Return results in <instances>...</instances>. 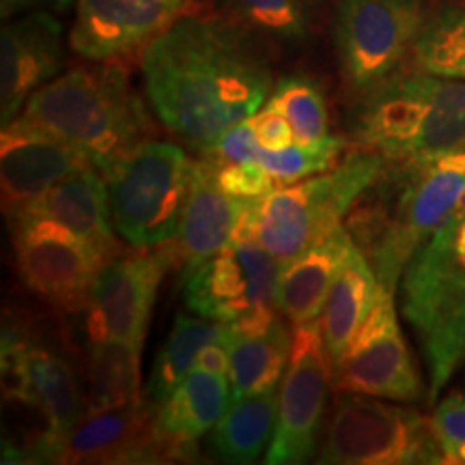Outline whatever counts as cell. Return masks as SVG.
<instances>
[{"label":"cell","instance_id":"cell-33","mask_svg":"<svg viewBox=\"0 0 465 465\" xmlns=\"http://www.w3.org/2000/svg\"><path fill=\"white\" fill-rule=\"evenodd\" d=\"M431 424L444 463L465 465V391H452L438 401Z\"/></svg>","mask_w":465,"mask_h":465},{"label":"cell","instance_id":"cell-2","mask_svg":"<svg viewBox=\"0 0 465 465\" xmlns=\"http://www.w3.org/2000/svg\"><path fill=\"white\" fill-rule=\"evenodd\" d=\"M465 212V149L386 160L349 209L345 229L383 291L397 293L407 265L429 237Z\"/></svg>","mask_w":465,"mask_h":465},{"label":"cell","instance_id":"cell-35","mask_svg":"<svg viewBox=\"0 0 465 465\" xmlns=\"http://www.w3.org/2000/svg\"><path fill=\"white\" fill-rule=\"evenodd\" d=\"M261 149L263 147L248 116L246 121H240L231 130H226L205 155L216 162H257Z\"/></svg>","mask_w":465,"mask_h":465},{"label":"cell","instance_id":"cell-34","mask_svg":"<svg viewBox=\"0 0 465 465\" xmlns=\"http://www.w3.org/2000/svg\"><path fill=\"white\" fill-rule=\"evenodd\" d=\"M216 179L220 188L235 199H263L276 190L274 177L259 162H216Z\"/></svg>","mask_w":465,"mask_h":465},{"label":"cell","instance_id":"cell-14","mask_svg":"<svg viewBox=\"0 0 465 465\" xmlns=\"http://www.w3.org/2000/svg\"><path fill=\"white\" fill-rule=\"evenodd\" d=\"M173 265L171 243L106 261L93 282L84 311L89 341H121L143 349L160 284Z\"/></svg>","mask_w":465,"mask_h":465},{"label":"cell","instance_id":"cell-15","mask_svg":"<svg viewBox=\"0 0 465 465\" xmlns=\"http://www.w3.org/2000/svg\"><path fill=\"white\" fill-rule=\"evenodd\" d=\"M190 0H75L72 50L89 61H113L153 42Z\"/></svg>","mask_w":465,"mask_h":465},{"label":"cell","instance_id":"cell-31","mask_svg":"<svg viewBox=\"0 0 465 465\" xmlns=\"http://www.w3.org/2000/svg\"><path fill=\"white\" fill-rule=\"evenodd\" d=\"M267 106L287 116L295 143H317L330 136L328 102L315 80L293 74L278 80L267 97Z\"/></svg>","mask_w":465,"mask_h":465},{"label":"cell","instance_id":"cell-3","mask_svg":"<svg viewBox=\"0 0 465 465\" xmlns=\"http://www.w3.org/2000/svg\"><path fill=\"white\" fill-rule=\"evenodd\" d=\"M11 124L83 151L102 174L153 136V121L125 69L110 61L56 75L28 97Z\"/></svg>","mask_w":465,"mask_h":465},{"label":"cell","instance_id":"cell-10","mask_svg":"<svg viewBox=\"0 0 465 465\" xmlns=\"http://www.w3.org/2000/svg\"><path fill=\"white\" fill-rule=\"evenodd\" d=\"M3 388L5 401H26L42 411L61 449L86 416V394L69 353L15 322H5L3 330Z\"/></svg>","mask_w":465,"mask_h":465},{"label":"cell","instance_id":"cell-13","mask_svg":"<svg viewBox=\"0 0 465 465\" xmlns=\"http://www.w3.org/2000/svg\"><path fill=\"white\" fill-rule=\"evenodd\" d=\"M282 263L257 240L231 242L183 278L185 306L213 322L240 319L276 306Z\"/></svg>","mask_w":465,"mask_h":465},{"label":"cell","instance_id":"cell-24","mask_svg":"<svg viewBox=\"0 0 465 465\" xmlns=\"http://www.w3.org/2000/svg\"><path fill=\"white\" fill-rule=\"evenodd\" d=\"M414 328L429 371V403L465 364V282L410 323Z\"/></svg>","mask_w":465,"mask_h":465},{"label":"cell","instance_id":"cell-16","mask_svg":"<svg viewBox=\"0 0 465 465\" xmlns=\"http://www.w3.org/2000/svg\"><path fill=\"white\" fill-rule=\"evenodd\" d=\"M63 67V25L48 11H31L0 33V119L11 124L28 97Z\"/></svg>","mask_w":465,"mask_h":465},{"label":"cell","instance_id":"cell-22","mask_svg":"<svg viewBox=\"0 0 465 465\" xmlns=\"http://www.w3.org/2000/svg\"><path fill=\"white\" fill-rule=\"evenodd\" d=\"M351 246V235L342 224L282 265L276 306L291 325L311 323L322 317L330 287Z\"/></svg>","mask_w":465,"mask_h":465},{"label":"cell","instance_id":"cell-38","mask_svg":"<svg viewBox=\"0 0 465 465\" xmlns=\"http://www.w3.org/2000/svg\"><path fill=\"white\" fill-rule=\"evenodd\" d=\"M67 0H0V14L5 20L31 11H42L45 7H63Z\"/></svg>","mask_w":465,"mask_h":465},{"label":"cell","instance_id":"cell-20","mask_svg":"<svg viewBox=\"0 0 465 465\" xmlns=\"http://www.w3.org/2000/svg\"><path fill=\"white\" fill-rule=\"evenodd\" d=\"M246 199H235L218 185L216 162L212 158L194 162V179L182 226L171 243L174 265L183 278L203 261L213 257L232 242L237 220Z\"/></svg>","mask_w":465,"mask_h":465},{"label":"cell","instance_id":"cell-23","mask_svg":"<svg viewBox=\"0 0 465 465\" xmlns=\"http://www.w3.org/2000/svg\"><path fill=\"white\" fill-rule=\"evenodd\" d=\"M380 291L381 287L369 259L353 243L341 263L339 274H336L328 300L323 304L322 317H319V328H322L323 345L332 369L347 351L360 325L369 317Z\"/></svg>","mask_w":465,"mask_h":465},{"label":"cell","instance_id":"cell-4","mask_svg":"<svg viewBox=\"0 0 465 465\" xmlns=\"http://www.w3.org/2000/svg\"><path fill=\"white\" fill-rule=\"evenodd\" d=\"M351 138L386 160L465 149V80L397 74L356 102Z\"/></svg>","mask_w":465,"mask_h":465},{"label":"cell","instance_id":"cell-28","mask_svg":"<svg viewBox=\"0 0 465 465\" xmlns=\"http://www.w3.org/2000/svg\"><path fill=\"white\" fill-rule=\"evenodd\" d=\"M143 349L121 341H89L86 414L119 410L144 399L141 388Z\"/></svg>","mask_w":465,"mask_h":465},{"label":"cell","instance_id":"cell-26","mask_svg":"<svg viewBox=\"0 0 465 465\" xmlns=\"http://www.w3.org/2000/svg\"><path fill=\"white\" fill-rule=\"evenodd\" d=\"M229 323L213 322L207 317L177 315L164 345L151 364V373L144 386V401L160 405L174 388L196 369L201 351L213 342L229 341Z\"/></svg>","mask_w":465,"mask_h":465},{"label":"cell","instance_id":"cell-29","mask_svg":"<svg viewBox=\"0 0 465 465\" xmlns=\"http://www.w3.org/2000/svg\"><path fill=\"white\" fill-rule=\"evenodd\" d=\"M411 69L465 80V5L433 9L411 54Z\"/></svg>","mask_w":465,"mask_h":465},{"label":"cell","instance_id":"cell-1","mask_svg":"<svg viewBox=\"0 0 465 465\" xmlns=\"http://www.w3.org/2000/svg\"><path fill=\"white\" fill-rule=\"evenodd\" d=\"M141 65L155 114L201 153L274 89L259 35L224 17L179 15L147 44Z\"/></svg>","mask_w":465,"mask_h":465},{"label":"cell","instance_id":"cell-5","mask_svg":"<svg viewBox=\"0 0 465 465\" xmlns=\"http://www.w3.org/2000/svg\"><path fill=\"white\" fill-rule=\"evenodd\" d=\"M383 162L375 151L353 147L332 171L270 192L257 203V242L282 265L289 263L342 226Z\"/></svg>","mask_w":465,"mask_h":465},{"label":"cell","instance_id":"cell-32","mask_svg":"<svg viewBox=\"0 0 465 465\" xmlns=\"http://www.w3.org/2000/svg\"><path fill=\"white\" fill-rule=\"evenodd\" d=\"M347 149L345 138L325 136L317 143H291L282 149L263 147L257 162L274 177V182L287 185L332 171Z\"/></svg>","mask_w":465,"mask_h":465},{"label":"cell","instance_id":"cell-7","mask_svg":"<svg viewBox=\"0 0 465 465\" xmlns=\"http://www.w3.org/2000/svg\"><path fill=\"white\" fill-rule=\"evenodd\" d=\"M429 14L427 0L336 3V61L342 84L353 102L405 72Z\"/></svg>","mask_w":465,"mask_h":465},{"label":"cell","instance_id":"cell-12","mask_svg":"<svg viewBox=\"0 0 465 465\" xmlns=\"http://www.w3.org/2000/svg\"><path fill=\"white\" fill-rule=\"evenodd\" d=\"M332 386V364L319 319L293 325V347L278 392V418L265 463L300 465L317 455L325 401Z\"/></svg>","mask_w":465,"mask_h":465},{"label":"cell","instance_id":"cell-17","mask_svg":"<svg viewBox=\"0 0 465 465\" xmlns=\"http://www.w3.org/2000/svg\"><path fill=\"white\" fill-rule=\"evenodd\" d=\"M86 168H95V164L83 151L42 134L26 132L14 124L5 125L0 138V188L5 216H11L48 192L52 185Z\"/></svg>","mask_w":465,"mask_h":465},{"label":"cell","instance_id":"cell-30","mask_svg":"<svg viewBox=\"0 0 465 465\" xmlns=\"http://www.w3.org/2000/svg\"><path fill=\"white\" fill-rule=\"evenodd\" d=\"M235 20L282 45H302L312 28L311 0H226Z\"/></svg>","mask_w":465,"mask_h":465},{"label":"cell","instance_id":"cell-8","mask_svg":"<svg viewBox=\"0 0 465 465\" xmlns=\"http://www.w3.org/2000/svg\"><path fill=\"white\" fill-rule=\"evenodd\" d=\"M386 399L339 392L319 450L330 465L444 463L431 418Z\"/></svg>","mask_w":465,"mask_h":465},{"label":"cell","instance_id":"cell-18","mask_svg":"<svg viewBox=\"0 0 465 465\" xmlns=\"http://www.w3.org/2000/svg\"><path fill=\"white\" fill-rule=\"evenodd\" d=\"M147 401L86 414L69 433L61 463H164Z\"/></svg>","mask_w":465,"mask_h":465},{"label":"cell","instance_id":"cell-19","mask_svg":"<svg viewBox=\"0 0 465 465\" xmlns=\"http://www.w3.org/2000/svg\"><path fill=\"white\" fill-rule=\"evenodd\" d=\"M231 399L229 377L196 366L160 405H155L153 433L164 463L196 457V444L216 427Z\"/></svg>","mask_w":465,"mask_h":465},{"label":"cell","instance_id":"cell-9","mask_svg":"<svg viewBox=\"0 0 465 465\" xmlns=\"http://www.w3.org/2000/svg\"><path fill=\"white\" fill-rule=\"evenodd\" d=\"M15 270L26 291L58 312H83L108 257L54 220L17 212L7 216Z\"/></svg>","mask_w":465,"mask_h":465},{"label":"cell","instance_id":"cell-36","mask_svg":"<svg viewBox=\"0 0 465 465\" xmlns=\"http://www.w3.org/2000/svg\"><path fill=\"white\" fill-rule=\"evenodd\" d=\"M250 124L254 127V134H257L261 147L282 149L287 147V144L295 143L293 127H291L287 116L281 114L274 108H259L257 113L250 116Z\"/></svg>","mask_w":465,"mask_h":465},{"label":"cell","instance_id":"cell-11","mask_svg":"<svg viewBox=\"0 0 465 465\" xmlns=\"http://www.w3.org/2000/svg\"><path fill=\"white\" fill-rule=\"evenodd\" d=\"M336 392L366 394L397 403L429 401L420 371L401 330L394 293L380 291L375 306L332 369Z\"/></svg>","mask_w":465,"mask_h":465},{"label":"cell","instance_id":"cell-6","mask_svg":"<svg viewBox=\"0 0 465 465\" xmlns=\"http://www.w3.org/2000/svg\"><path fill=\"white\" fill-rule=\"evenodd\" d=\"M194 162L182 144L149 138L104 174L114 229L130 246L158 248L177 237Z\"/></svg>","mask_w":465,"mask_h":465},{"label":"cell","instance_id":"cell-21","mask_svg":"<svg viewBox=\"0 0 465 465\" xmlns=\"http://www.w3.org/2000/svg\"><path fill=\"white\" fill-rule=\"evenodd\" d=\"M17 212L54 220L93 243L104 257L113 259L121 254V246L114 235L113 212H110L106 177L97 168H86L63 179L61 183L52 185L48 192Z\"/></svg>","mask_w":465,"mask_h":465},{"label":"cell","instance_id":"cell-25","mask_svg":"<svg viewBox=\"0 0 465 465\" xmlns=\"http://www.w3.org/2000/svg\"><path fill=\"white\" fill-rule=\"evenodd\" d=\"M231 330V328H229ZM293 347V332L282 317L259 334L231 332L229 383L232 399L276 391Z\"/></svg>","mask_w":465,"mask_h":465},{"label":"cell","instance_id":"cell-37","mask_svg":"<svg viewBox=\"0 0 465 465\" xmlns=\"http://www.w3.org/2000/svg\"><path fill=\"white\" fill-rule=\"evenodd\" d=\"M229 339H231V336H229ZM196 366H199V369H203V371H209V373H218V375L229 377V366H231L229 341L213 342V345L203 349Z\"/></svg>","mask_w":465,"mask_h":465},{"label":"cell","instance_id":"cell-27","mask_svg":"<svg viewBox=\"0 0 465 465\" xmlns=\"http://www.w3.org/2000/svg\"><path fill=\"white\" fill-rule=\"evenodd\" d=\"M278 418V392H261L231 401L209 431L213 455L226 463H254L272 441Z\"/></svg>","mask_w":465,"mask_h":465}]
</instances>
